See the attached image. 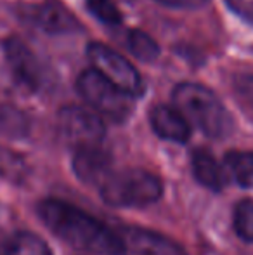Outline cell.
<instances>
[{
	"label": "cell",
	"mask_w": 253,
	"mask_h": 255,
	"mask_svg": "<svg viewBox=\"0 0 253 255\" xmlns=\"http://www.w3.org/2000/svg\"><path fill=\"white\" fill-rule=\"evenodd\" d=\"M38 217L63 242L97 255H123L122 242L101 221L61 200L47 198L38 203Z\"/></svg>",
	"instance_id": "1"
},
{
	"label": "cell",
	"mask_w": 253,
	"mask_h": 255,
	"mask_svg": "<svg viewBox=\"0 0 253 255\" xmlns=\"http://www.w3.org/2000/svg\"><path fill=\"white\" fill-rule=\"evenodd\" d=\"M173 106L184 115L189 125H196L208 137H224L233 120L219 96L201 84L184 82L172 92Z\"/></svg>",
	"instance_id": "2"
},
{
	"label": "cell",
	"mask_w": 253,
	"mask_h": 255,
	"mask_svg": "<svg viewBox=\"0 0 253 255\" xmlns=\"http://www.w3.org/2000/svg\"><path fill=\"white\" fill-rule=\"evenodd\" d=\"M99 188L102 200L113 207H146L158 202L163 193L158 175L142 168L111 172Z\"/></svg>",
	"instance_id": "3"
},
{
	"label": "cell",
	"mask_w": 253,
	"mask_h": 255,
	"mask_svg": "<svg viewBox=\"0 0 253 255\" xmlns=\"http://www.w3.org/2000/svg\"><path fill=\"white\" fill-rule=\"evenodd\" d=\"M77 89L92 111L113 122H125L134 111V98L90 68L80 73Z\"/></svg>",
	"instance_id": "4"
},
{
	"label": "cell",
	"mask_w": 253,
	"mask_h": 255,
	"mask_svg": "<svg viewBox=\"0 0 253 255\" xmlns=\"http://www.w3.org/2000/svg\"><path fill=\"white\" fill-rule=\"evenodd\" d=\"M87 54L90 63L94 64V70L128 96L137 98L144 92V82L139 71L120 52L113 51L104 44L92 42L87 47Z\"/></svg>",
	"instance_id": "5"
},
{
	"label": "cell",
	"mask_w": 253,
	"mask_h": 255,
	"mask_svg": "<svg viewBox=\"0 0 253 255\" xmlns=\"http://www.w3.org/2000/svg\"><path fill=\"white\" fill-rule=\"evenodd\" d=\"M3 57L12 80L28 92H40L47 85V70L37 56L19 37H7L2 42Z\"/></svg>",
	"instance_id": "6"
},
{
	"label": "cell",
	"mask_w": 253,
	"mask_h": 255,
	"mask_svg": "<svg viewBox=\"0 0 253 255\" xmlns=\"http://www.w3.org/2000/svg\"><path fill=\"white\" fill-rule=\"evenodd\" d=\"M59 128L63 137L77 149L102 146L104 124L92 110L82 106H66L59 113Z\"/></svg>",
	"instance_id": "7"
},
{
	"label": "cell",
	"mask_w": 253,
	"mask_h": 255,
	"mask_svg": "<svg viewBox=\"0 0 253 255\" xmlns=\"http://www.w3.org/2000/svg\"><path fill=\"white\" fill-rule=\"evenodd\" d=\"M23 17L49 35H64L80 30V21L59 0H44L33 5H24Z\"/></svg>",
	"instance_id": "8"
},
{
	"label": "cell",
	"mask_w": 253,
	"mask_h": 255,
	"mask_svg": "<svg viewBox=\"0 0 253 255\" xmlns=\"http://www.w3.org/2000/svg\"><path fill=\"white\" fill-rule=\"evenodd\" d=\"M122 242L123 255H186L173 240L141 228H122L116 231Z\"/></svg>",
	"instance_id": "9"
},
{
	"label": "cell",
	"mask_w": 253,
	"mask_h": 255,
	"mask_svg": "<svg viewBox=\"0 0 253 255\" xmlns=\"http://www.w3.org/2000/svg\"><path fill=\"white\" fill-rule=\"evenodd\" d=\"M149 122L156 135L172 142H186L191 137V125L175 106L160 104L149 113Z\"/></svg>",
	"instance_id": "10"
},
{
	"label": "cell",
	"mask_w": 253,
	"mask_h": 255,
	"mask_svg": "<svg viewBox=\"0 0 253 255\" xmlns=\"http://www.w3.org/2000/svg\"><path fill=\"white\" fill-rule=\"evenodd\" d=\"M73 168L78 179L87 184L101 186L102 181L111 174V156L102 149V146L77 149L73 158Z\"/></svg>",
	"instance_id": "11"
},
{
	"label": "cell",
	"mask_w": 253,
	"mask_h": 255,
	"mask_svg": "<svg viewBox=\"0 0 253 255\" xmlns=\"http://www.w3.org/2000/svg\"><path fill=\"white\" fill-rule=\"evenodd\" d=\"M192 172L205 188L213 191H220L229 181L226 167H222L206 149H196L192 153Z\"/></svg>",
	"instance_id": "12"
},
{
	"label": "cell",
	"mask_w": 253,
	"mask_h": 255,
	"mask_svg": "<svg viewBox=\"0 0 253 255\" xmlns=\"http://www.w3.org/2000/svg\"><path fill=\"white\" fill-rule=\"evenodd\" d=\"M227 175L240 186L253 189V151H229L224 158Z\"/></svg>",
	"instance_id": "13"
},
{
	"label": "cell",
	"mask_w": 253,
	"mask_h": 255,
	"mask_svg": "<svg viewBox=\"0 0 253 255\" xmlns=\"http://www.w3.org/2000/svg\"><path fill=\"white\" fill-rule=\"evenodd\" d=\"M5 255H52V252L40 236L21 231L7 243Z\"/></svg>",
	"instance_id": "14"
},
{
	"label": "cell",
	"mask_w": 253,
	"mask_h": 255,
	"mask_svg": "<svg viewBox=\"0 0 253 255\" xmlns=\"http://www.w3.org/2000/svg\"><path fill=\"white\" fill-rule=\"evenodd\" d=\"M127 47L141 61L151 63L160 56V45L141 30H130L127 33Z\"/></svg>",
	"instance_id": "15"
},
{
	"label": "cell",
	"mask_w": 253,
	"mask_h": 255,
	"mask_svg": "<svg viewBox=\"0 0 253 255\" xmlns=\"http://www.w3.org/2000/svg\"><path fill=\"white\" fill-rule=\"evenodd\" d=\"M234 229L245 242H253V200H243L234 208Z\"/></svg>",
	"instance_id": "16"
},
{
	"label": "cell",
	"mask_w": 253,
	"mask_h": 255,
	"mask_svg": "<svg viewBox=\"0 0 253 255\" xmlns=\"http://www.w3.org/2000/svg\"><path fill=\"white\" fill-rule=\"evenodd\" d=\"M85 3L101 23H106L109 26H118L122 23V12L113 0H85Z\"/></svg>",
	"instance_id": "17"
},
{
	"label": "cell",
	"mask_w": 253,
	"mask_h": 255,
	"mask_svg": "<svg viewBox=\"0 0 253 255\" xmlns=\"http://www.w3.org/2000/svg\"><path fill=\"white\" fill-rule=\"evenodd\" d=\"M236 16L253 24V0H224Z\"/></svg>",
	"instance_id": "18"
},
{
	"label": "cell",
	"mask_w": 253,
	"mask_h": 255,
	"mask_svg": "<svg viewBox=\"0 0 253 255\" xmlns=\"http://www.w3.org/2000/svg\"><path fill=\"white\" fill-rule=\"evenodd\" d=\"M158 2L169 7H177V9H198L205 5L208 0H158Z\"/></svg>",
	"instance_id": "19"
}]
</instances>
